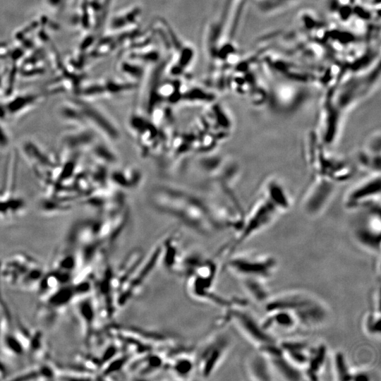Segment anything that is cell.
I'll list each match as a JSON object with an SVG mask.
<instances>
[{"instance_id": "14", "label": "cell", "mask_w": 381, "mask_h": 381, "mask_svg": "<svg viewBox=\"0 0 381 381\" xmlns=\"http://www.w3.org/2000/svg\"><path fill=\"white\" fill-rule=\"evenodd\" d=\"M214 283L215 281L193 274L185 276V290L191 300L223 310L231 304L232 298H226L216 293L214 291Z\"/></svg>"}, {"instance_id": "19", "label": "cell", "mask_w": 381, "mask_h": 381, "mask_svg": "<svg viewBox=\"0 0 381 381\" xmlns=\"http://www.w3.org/2000/svg\"><path fill=\"white\" fill-rule=\"evenodd\" d=\"M258 351L263 353L268 358L276 379L291 381L306 380L302 370L286 358L279 342Z\"/></svg>"}, {"instance_id": "16", "label": "cell", "mask_w": 381, "mask_h": 381, "mask_svg": "<svg viewBox=\"0 0 381 381\" xmlns=\"http://www.w3.org/2000/svg\"><path fill=\"white\" fill-rule=\"evenodd\" d=\"M71 308L79 324L84 343L90 349L95 338L99 320L92 294L77 299Z\"/></svg>"}, {"instance_id": "12", "label": "cell", "mask_w": 381, "mask_h": 381, "mask_svg": "<svg viewBox=\"0 0 381 381\" xmlns=\"http://www.w3.org/2000/svg\"><path fill=\"white\" fill-rule=\"evenodd\" d=\"M80 289L75 282L64 285L40 300L36 308L37 320L46 327H52L72 304L83 298Z\"/></svg>"}, {"instance_id": "9", "label": "cell", "mask_w": 381, "mask_h": 381, "mask_svg": "<svg viewBox=\"0 0 381 381\" xmlns=\"http://www.w3.org/2000/svg\"><path fill=\"white\" fill-rule=\"evenodd\" d=\"M351 214V234L355 242L370 253L380 254L381 245V206L360 210Z\"/></svg>"}, {"instance_id": "3", "label": "cell", "mask_w": 381, "mask_h": 381, "mask_svg": "<svg viewBox=\"0 0 381 381\" xmlns=\"http://www.w3.org/2000/svg\"><path fill=\"white\" fill-rule=\"evenodd\" d=\"M151 199L157 209L175 217L198 232L206 234L218 230L207 207L189 194L159 188L152 193Z\"/></svg>"}, {"instance_id": "20", "label": "cell", "mask_w": 381, "mask_h": 381, "mask_svg": "<svg viewBox=\"0 0 381 381\" xmlns=\"http://www.w3.org/2000/svg\"><path fill=\"white\" fill-rule=\"evenodd\" d=\"M161 262L163 267L169 272L182 276L183 265L186 255L174 236H169L162 239Z\"/></svg>"}, {"instance_id": "21", "label": "cell", "mask_w": 381, "mask_h": 381, "mask_svg": "<svg viewBox=\"0 0 381 381\" xmlns=\"http://www.w3.org/2000/svg\"><path fill=\"white\" fill-rule=\"evenodd\" d=\"M279 344L286 358L303 371L307 364L312 344L299 339H283L279 341Z\"/></svg>"}, {"instance_id": "29", "label": "cell", "mask_w": 381, "mask_h": 381, "mask_svg": "<svg viewBox=\"0 0 381 381\" xmlns=\"http://www.w3.org/2000/svg\"><path fill=\"white\" fill-rule=\"evenodd\" d=\"M240 280L241 286L247 295L258 303L264 305L272 295L267 285V281L252 278Z\"/></svg>"}, {"instance_id": "7", "label": "cell", "mask_w": 381, "mask_h": 381, "mask_svg": "<svg viewBox=\"0 0 381 381\" xmlns=\"http://www.w3.org/2000/svg\"><path fill=\"white\" fill-rule=\"evenodd\" d=\"M278 267L277 258L267 253L234 252L225 259L224 268L239 279L252 278L268 282Z\"/></svg>"}, {"instance_id": "2", "label": "cell", "mask_w": 381, "mask_h": 381, "mask_svg": "<svg viewBox=\"0 0 381 381\" xmlns=\"http://www.w3.org/2000/svg\"><path fill=\"white\" fill-rule=\"evenodd\" d=\"M315 129L308 131L303 140V157L310 176L331 181L337 186L349 181L356 167L352 159L329 150Z\"/></svg>"}, {"instance_id": "28", "label": "cell", "mask_w": 381, "mask_h": 381, "mask_svg": "<svg viewBox=\"0 0 381 381\" xmlns=\"http://www.w3.org/2000/svg\"><path fill=\"white\" fill-rule=\"evenodd\" d=\"M27 357L35 363L49 359V346L42 331L30 329Z\"/></svg>"}, {"instance_id": "13", "label": "cell", "mask_w": 381, "mask_h": 381, "mask_svg": "<svg viewBox=\"0 0 381 381\" xmlns=\"http://www.w3.org/2000/svg\"><path fill=\"white\" fill-rule=\"evenodd\" d=\"M339 186L315 176L310 179L301 198V207L308 217L321 214L330 204Z\"/></svg>"}, {"instance_id": "10", "label": "cell", "mask_w": 381, "mask_h": 381, "mask_svg": "<svg viewBox=\"0 0 381 381\" xmlns=\"http://www.w3.org/2000/svg\"><path fill=\"white\" fill-rule=\"evenodd\" d=\"M162 242L157 243L142 260L129 279L119 289L116 296L119 309L125 307L135 296L150 279L156 267L160 265Z\"/></svg>"}, {"instance_id": "22", "label": "cell", "mask_w": 381, "mask_h": 381, "mask_svg": "<svg viewBox=\"0 0 381 381\" xmlns=\"http://www.w3.org/2000/svg\"><path fill=\"white\" fill-rule=\"evenodd\" d=\"M261 322L264 328L274 335L277 332H291L299 327L295 317L290 312L283 310L266 312Z\"/></svg>"}, {"instance_id": "24", "label": "cell", "mask_w": 381, "mask_h": 381, "mask_svg": "<svg viewBox=\"0 0 381 381\" xmlns=\"http://www.w3.org/2000/svg\"><path fill=\"white\" fill-rule=\"evenodd\" d=\"M50 269L68 274L72 277L74 281L78 272V262L75 249L67 244V246L57 250L52 258Z\"/></svg>"}, {"instance_id": "32", "label": "cell", "mask_w": 381, "mask_h": 381, "mask_svg": "<svg viewBox=\"0 0 381 381\" xmlns=\"http://www.w3.org/2000/svg\"><path fill=\"white\" fill-rule=\"evenodd\" d=\"M380 309L372 308L364 316L363 329L365 332L371 337H380Z\"/></svg>"}, {"instance_id": "26", "label": "cell", "mask_w": 381, "mask_h": 381, "mask_svg": "<svg viewBox=\"0 0 381 381\" xmlns=\"http://www.w3.org/2000/svg\"><path fill=\"white\" fill-rule=\"evenodd\" d=\"M143 256L144 252L140 248H135L127 254L119 267L113 271L112 283L116 296L119 289L131 276Z\"/></svg>"}, {"instance_id": "31", "label": "cell", "mask_w": 381, "mask_h": 381, "mask_svg": "<svg viewBox=\"0 0 381 381\" xmlns=\"http://www.w3.org/2000/svg\"><path fill=\"white\" fill-rule=\"evenodd\" d=\"M45 272L41 262H38L25 274L17 288L25 291L36 292Z\"/></svg>"}, {"instance_id": "5", "label": "cell", "mask_w": 381, "mask_h": 381, "mask_svg": "<svg viewBox=\"0 0 381 381\" xmlns=\"http://www.w3.org/2000/svg\"><path fill=\"white\" fill-rule=\"evenodd\" d=\"M219 325H233L258 350L279 342L275 335L266 330L259 320L248 308V301L233 298L231 303L224 309Z\"/></svg>"}, {"instance_id": "4", "label": "cell", "mask_w": 381, "mask_h": 381, "mask_svg": "<svg viewBox=\"0 0 381 381\" xmlns=\"http://www.w3.org/2000/svg\"><path fill=\"white\" fill-rule=\"evenodd\" d=\"M263 306L265 313L276 310L290 312L298 327L307 329L320 328L329 318L327 305L313 293L301 289L286 290L271 295Z\"/></svg>"}, {"instance_id": "11", "label": "cell", "mask_w": 381, "mask_h": 381, "mask_svg": "<svg viewBox=\"0 0 381 381\" xmlns=\"http://www.w3.org/2000/svg\"><path fill=\"white\" fill-rule=\"evenodd\" d=\"M343 205L351 213L381 206L380 172L368 173L350 186L344 195Z\"/></svg>"}, {"instance_id": "27", "label": "cell", "mask_w": 381, "mask_h": 381, "mask_svg": "<svg viewBox=\"0 0 381 381\" xmlns=\"http://www.w3.org/2000/svg\"><path fill=\"white\" fill-rule=\"evenodd\" d=\"M61 367L49 359L35 363L10 380H59Z\"/></svg>"}, {"instance_id": "17", "label": "cell", "mask_w": 381, "mask_h": 381, "mask_svg": "<svg viewBox=\"0 0 381 381\" xmlns=\"http://www.w3.org/2000/svg\"><path fill=\"white\" fill-rule=\"evenodd\" d=\"M356 167L366 174L380 172L381 133L380 129L369 133L352 159Z\"/></svg>"}, {"instance_id": "8", "label": "cell", "mask_w": 381, "mask_h": 381, "mask_svg": "<svg viewBox=\"0 0 381 381\" xmlns=\"http://www.w3.org/2000/svg\"><path fill=\"white\" fill-rule=\"evenodd\" d=\"M224 327L219 325L196 348V373L203 379L210 378L217 371L232 346V339Z\"/></svg>"}, {"instance_id": "30", "label": "cell", "mask_w": 381, "mask_h": 381, "mask_svg": "<svg viewBox=\"0 0 381 381\" xmlns=\"http://www.w3.org/2000/svg\"><path fill=\"white\" fill-rule=\"evenodd\" d=\"M332 367L334 380L351 381L354 370L350 366L345 353L341 351H335L332 356Z\"/></svg>"}, {"instance_id": "25", "label": "cell", "mask_w": 381, "mask_h": 381, "mask_svg": "<svg viewBox=\"0 0 381 381\" xmlns=\"http://www.w3.org/2000/svg\"><path fill=\"white\" fill-rule=\"evenodd\" d=\"M246 368L248 376L252 380L270 381L276 380L268 358L258 350L249 356L246 361Z\"/></svg>"}, {"instance_id": "1", "label": "cell", "mask_w": 381, "mask_h": 381, "mask_svg": "<svg viewBox=\"0 0 381 381\" xmlns=\"http://www.w3.org/2000/svg\"><path fill=\"white\" fill-rule=\"evenodd\" d=\"M292 204L291 196L285 184L274 176L262 183L258 195L233 239L222 247L218 258L226 259L258 233L272 224L281 215L288 212Z\"/></svg>"}, {"instance_id": "6", "label": "cell", "mask_w": 381, "mask_h": 381, "mask_svg": "<svg viewBox=\"0 0 381 381\" xmlns=\"http://www.w3.org/2000/svg\"><path fill=\"white\" fill-rule=\"evenodd\" d=\"M107 332L109 336L120 341L124 349L133 356L180 345V339L174 335L134 326L109 325Z\"/></svg>"}, {"instance_id": "18", "label": "cell", "mask_w": 381, "mask_h": 381, "mask_svg": "<svg viewBox=\"0 0 381 381\" xmlns=\"http://www.w3.org/2000/svg\"><path fill=\"white\" fill-rule=\"evenodd\" d=\"M40 262L32 255L17 252L12 253L0 263V280L11 287L17 288L25 274Z\"/></svg>"}, {"instance_id": "15", "label": "cell", "mask_w": 381, "mask_h": 381, "mask_svg": "<svg viewBox=\"0 0 381 381\" xmlns=\"http://www.w3.org/2000/svg\"><path fill=\"white\" fill-rule=\"evenodd\" d=\"M164 370L174 380H190L196 373V348L181 346L173 348L168 356Z\"/></svg>"}, {"instance_id": "23", "label": "cell", "mask_w": 381, "mask_h": 381, "mask_svg": "<svg viewBox=\"0 0 381 381\" xmlns=\"http://www.w3.org/2000/svg\"><path fill=\"white\" fill-rule=\"evenodd\" d=\"M328 358L327 346L324 343L312 345L310 356L303 372L306 380H318L324 372Z\"/></svg>"}]
</instances>
